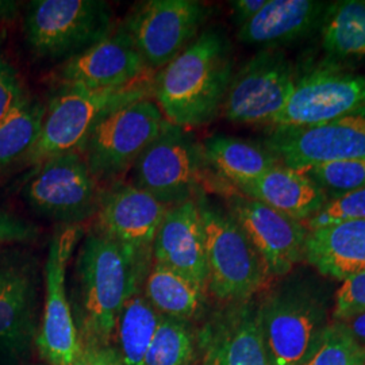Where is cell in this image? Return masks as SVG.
<instances>
[{
    "label": "cell",
    "mask_w": 365,
    "mask_h": 365,
    "mask_svg": "<svg viewBox=\"0 0 365 365\" xmlns=\"http://www.w3.org/2000/svg\"><path fill=\"white\" fill-rule=\"evenodd\" d=\"M304 365H365V349L333 321Z\"/></svg>",
    "instance_id": "31"
},
{
    "label": "cell",
    "mask_w": 365,
    "mask_h": 365,
    "mask_svg": "<svg viewBox=\"0 0 365 365\" xmlns=\"http://www.w3.org/2000/svg\"><path fill=\"white\" fill-rule=\"evenodd\" d=\"M196 344L191 322L160 315L144 365H191Z\"/></svg>",
    "instance_id": "29"
},
{
    "label": "cell",
    "mask_w": 365,
    "mask_h": 365,
    "mask_svg": "<svg viewBox=\"0 0 365 365\" xmlns=\"http://www.w3.org/2000/svg\"><path fill=\"white\" fill-rule=\"evenodd\" d=\"M165 123L153 98L131 102L108 114L80 153L98 180L111 179L133 168Z\"/></svg>",
    "instance_id": "10"
},
{
    "label": "cell",
    "mask_w": 365,
    "mask_h": 365,
    "mask_svg": "<svg viewBox=\"0 0 365 365\" xmlns=\"http://www.w3.org/2000/svg\"><path fill=\"white\" fill-rule=\"evenodd\" d=\"M25 38L38 58L68 61L108 37L117 27L102 0H34L25 16Z\"/></svg>",
    "instance_id": "6"
},
{
    "label": "cell",
    "mask_w": 365,
    "mask_h": 365,
    "mask_svg": "<svg viewBox=\"0 0 365 365\" xmlns=\"http://www.w3.org/2000/svg\"><path fill=\"white\" fill-rule=\"evenodd\" d=\"M29 98L19 72L0 52V122Z\"/></svg>",
    "instance_id": "34"
},
{
    "label": "cell",
    "mask_w": 365,
    "mask_h": 365,
    "mask_svg": "<svg viewBox=\"0 0 365 365\" xmlns=\"http://www.w3.org/2000/svg\"><path fill=\"white\" fill-rule=\"evenodd\" d=\"M197 344L202 365H269L255 298L225 304L203 327Z\"/></svg>",
    "instance_id": "18"
},
{
    "label": "cell",
    "mask_w": 365,
    "mask_h": 365,
    "mask_svg": "<svg viewBox=\"0 0 365 365\" xmlns=\"http://www.w3.org/2000/svg\"><path fill=\"white\" fill-rule=\"evenodd\" d=\"M206 291L156 262L150 264L143 287L145 298L157 313L188 322L205 310Z\"/></svg>",
    "instance_id": "25"
},
{
    "label": "cell",
    "mask_w": 365,
    "mask_h": 365,
    "mask_svg": "<svg viewBox=\"0 0 365 365\" xmlns=\"http://www.w3.org/2000/svg\"><path fill=\"white\" fill-rule=\"evenodd\" d=\"M38 260L24 249L0 248V353L26 354L38 325Z\"/></svg>",
    "instance_id": "14"
},
{
    "label": "cell",
    "mask_w": 365,
    "mask_h": 365,
    "mask_svg": "<svg viewBox=\"0 0 365 365\" xmlns=\"http://www.w3.org/2000/svg\"><path fill=\"white\" fill-rule=\"evenodd\" d=\"M304 260L336 280L365 271V221L344 222L309 230Z\"/></svg>",
    "instance_id": "23"
},
{
    "label": "cell",
    "mask_w": 365,
    "mask_h": 365,
    "mask_svg": "<svg viewBox=\"0 0 365 365\" xmlns=\"http://www.w3.org/2000/svg\"><path fill=\"white\" fill-rule=\"evenodd\" d=\"M209 170L203 145L188 129L167 122L133 165V184L170 207L203 191Z\"/></svg>",
    "instance_id": "7"
},
{
    "label": "cell",
    "mask_w": 365,
    "mask_h": 365,
    "mask_svg": "<svg viewBox=\"0 0 365 365\" xmlns=\"http://www.w3.org/2000/svg\"><path fill=\"white\" fill-rule=\"evenodd\" d=\"M319 31L330 63L365 57V0L330 3Z\"/></svg>",
    "instance_id": "26"
},
{
    "label": "cell",
    "mask_w": 365,
    "mask_h": 365,
    "mask_svg": "<svg viewBox=\"0 0 365 365\" xmlns=\"http://www.w3.org/2000/svg\"><path fill=\"white\" fill-rule=\"evenodd\" d=\"M297 80L286 53L264 48L233 73L222 113L235 123L271 126Z\"/></svg>",
    "instance_id": "12"
},
{
    "label": "cell",
    "mask_w": 365,
    "mask_h": 365,
    "mask_svg": "<svg viewBox=\"0 0 365 365\" xmlns=\"http://www.w3.org/2000/svg\"><path fill=\"white\" fill-rule=\"evenodd\" d=\"M39 229L31 222L7 211H0V245L21 244L36 240Z\"/></svg>",
    "instance_id": "35"
},
{
    "label": "cell",
    "mask_w": 365,
    "mask_h": 365,
    "mask_svg": "<svg viewBox=\"0 0 365 365\" xmlns=\"http://www.w3.org/2000/svg\"><path fill=\"white\" fill-rule=\"evenodd\" d=\"M233 49L220 29H207L155 76L153 101L167 122L184 129L222 111L233 78Z\"/></svg>",
    "instance_id": "2"
},
{
    "label": "cell",
    "mask_w": 365,
    "mask_h": 365,
    "mask_svg": "<svg viewBox=\"0 0 365 365\" xmlns=\"http://www.w3.org/2000/svg\"><path fill=\"white\" fill-rule=\"evenodd\" d=\"M209 9L196 0H148L122 24L146 66L156 72L199 36Z\"/></svg>",
    "instance_id": "11"
},
{
    "label": "cell",
    "mask_w": 365,
    "mask_h": 365,
    "mask_svg": "<svg viewBox=\"0 0 365 365\" xmlns=\"http://www.w3.org/2000/svg\"><path fill=\"white\" fill-rule=\"evenodd\" d=\"M83 235L81 225H60L43 265L45 297L36 344L41 357L49 365H72L80 351L66 271Z\"/></svg>",
    "instance_id": "8"
},
{
    "label": "cell",
    "mask_w": 365,
    "mask_h": 365,
    "mask_svg": "<svg viewBox=\"0 0 365 365\" xmlns=\"http://www.w3.org/2000/svg\"><path fill=\"white\" fill-rule=\"evenodd\" d=\"M160 314L145 298L143 291L131 295L123 304L115 327L118 354L123 365H144L155 336Z\"/></svg>",
    "instance_id": "27"
},
{
    "label": "cell",
    "mask_w": 365,
    "mask_h": 365,
    "mask_svg": "<svg viewBox=\"0 0 365 365\" xmlns=\"http://www.w3.org/2000/svg\"><path fill=\"white\" fill-rule=\"evenodd\" d=\"M267 0H235L230 1L233 18L237 26H244L249 21L260 13Z\"/></svg>",
    "instance_id": "36"
},
{
    "label": "cell",
    "mask_w": 365,
    "mask_h": 365,
    "mask_svg": "<svg viewBox=\"0 0 365 365\" xmlns=\"http://www.w3.org/2000/svg\"><path fill=\"white\" fill-rule=\"evenodd\" d=\"M202 145L210 168L235 188L280 164L267 146L235 137L212 135Z\"/></svg>",
    "instance_id": "24"
},
{
    "label": "cell",
    "mask_w": 365,
    "mask_h": 365,
    "mask_svg": "<svg viewBox=\"0 0 365 365\" xmlns=\"http://www.w3.org/2000/svg\"><path fill=\"white\" fill-rule=\"evenodd\" d=\"M235 190L299 222L310 220L327 202V194L306 173L283 164Z\"/></svg>",
    "instance_id": "22"
},
{
    "label": "cell",
    "mask_w": 365,
    "mask_h": 365,
    "mask_svg": "<svg viewBox=\"0 0 365 365\" xmlns=\"http://www.w3.org/2000/svg\"><path fill=\"white\" fill-rule=\"evenodd\" d=\"M365 313V271L342 280L334 295L333 321H341L356 314Z\"/></svg>",
    "instance_id": "33"
},
{
    "label": "cell",
    "mask_w": 365,
    "mask_h": 365,
    "mask_svg": "<svg viewBox=\"0 0 365 365\" xmlns=\"http://www.w3.org/2000/svg\"><path fill=\"white\" fill-rule=\"evenodd\" d=\"M72 365H91L90 363V359H88V354L86 352V349L80 345V351H78V356L73 361Z\"/></svg>",
    "instance_id": "40"
},
{
    "label": "cell",
    "mask_w": 365,
    "mask_h": 365,
    "mask_svg": "<svg viewBox=\"0 0 365 365\" xmlns=\"http://www.w3.org/2000/svg\"><path fill=\"white\" fill-rule=\"evenodd\" d=\"M227 212L244 230L271 276H286L304 259L307 229L302 222L242 195H226Z\"/></svg>",
    "instance_id": "17"
},
{
    "label": "cell",
    "mask_w": 365,
    "mask_h": 365,
    "mask_svg": "<svg viewBox=\"0 0 365 365\" xmlns=\"http://www.w3.org/2000/svg\"><path fill=\"white\" fill-rule=\"evenodd\" d=\"M330 297L310 274H291L259 302L269 365H304L329 327Z\"/></svg>",
    "instance_id": "3"
},
{
    "label": "cell",
    "mask_w": 365,
    "mask_h": 365,
    "mask_svg": "<svg viewBox=\"0 0 365 365\" xmlns=\"http://www.w3.org/2000/svg\"><path fill=\"white\" fill-rule=\"evenodd\" d=\"M302 172L327 194V200L365 187V158L318 164Z\"/></svg>",
    "instance_id": "30"
},
{
    "label": "cell",
    "mask_w": 365,
    "mask_h": 365,
    "mask_svg": "<svg viewBox=\"0 0 365 365\" xmlns=\"http://www.w3.org/2000/svg\"><path fill=\"white\" fill-rule=\"evenodd\" d=\"M365 107V78L336 63L297 76L292 92L271 129L310 128Z\"/></svg>",
    "instance_id": "13"
},
{
    "label": "cell",
    "mask_w": 365,
    "mask_h": 365,
    "mask_svg": "<svg viewBox=\"0 0 365 365\" xmlns=\"http://www.w3.org/2000/svg\"><path fill=\"white\" fill-rule=\"evenodd\" d=\"M262 145L294 170L365 158V107L317 126L271 129Z\"/></svg>",
    "instance_id": "15"
},
{
    "label": "cell",
    "mask_w": 365,
    "mask_h": 365,
    "mask_svg": "<svg viewBox=\"0 0 365 365\" xmlns=\"http://www.w3.org/2000/svg\"><path fill=\"white\" fill-rule=\"evenodd\" d=\"M152 262L207 289L206 235L195 197L168 207L153 241Z\"/></svg>",
    "instance_id": "20"
},
{
    "label": "cell",
    "mask_w": 365,
    "mask_h": 365,
    "mask_svg": "<svg viewBox=\"0 0 365 365\" xmlns=\"http://www.w3.org/2000/svg\"><path fill=\"white\" fill-rule=\"evenodd\" d=\"M153 72L113 88L63 87L46 106L38 143L25 163L38 165L49 157L81 152L92 131L108 114L131 102L153 98Z\"/></svg>",
    "instance_id": "4"
},
{
    "label": "cell",
    "mask_w": 365,
    "mask_h": 365,
    "mask_svg": "<svg viewBox=\"0 0 365 365\" xmlns=\"http://www.w3.org/2000/svg\"><path fill=\"white\" fill-rule=\"evenodd\" d=\"M83 348L88 354L91 365H123L117 349L113 345L99 346V348H87V346H83Z\"/></svg>",
    "instance_id": "37"
},
{
    "label": "cell",
    "mask_w": 365,
    "mask_h": 365,
    "mask_svg": "<svg viewBox=\"0 0 365 365\" xmlns=\"http://www.w3.org/2000/svg\"><path fill=\"white\" fill-rule=\"evenodd\" d=\"M149 72L153 71L120 25L108 37L66 61L58 76L63 87L102 90L129 84Z\"/></svg>",
    "instance_id": "19"
},
{
    "label": "cell",
    "mask_w": 365,
    "mask_h": 365,
    "mask_svg": "<svg viewBox=\"0 0 365 365\" xmlns=\"http://www.w3.org/2000/svg\"><path fill=\"white\" fill-rule=\"evenodd\" d=\"M167 210L168 206L133 182H115L102 191L95 229L150 267L153 241Z\"/></svg>",
    "instance_id": "16"
},
{
    "label": "cell",
    "mask_w": 365,
    "mask_h": 365,
    "mask_svg": "<svg viewBox=\"0 0 365 365\" xmlns=\"http://www.w3.org/2000/svg\"><path fill=\"white\" fill-rule=\"evenodd\" d=\"M149 267L95 227L84 237L75 262L72 313L78 342L108 346L126 300L143 291Z\"/></svg>",
    "instance_id": "1"
},
{
    "label": "cell",
    "mask_w": 365,
    "mask_h": 365,
    "mask_svg": "<svg viewBox=\"0 0 365 365\" xmlns=\"http://www.w3.org/2000/svg\"><path fill=\"white\" fill-rule=\"evenodd\" d=\"M18 9V3L9 1V0H0V21H4L7 18H11Z\"/></svg>",
    "instance_id": "39"
},
{
    "label": "cell",
    "mask_w": 365,
    "mask_h": 365,
    "mask_svg": "<svg viewBox=\"0 0 365 365\" xmlns=\"http://www.w3.org/2000/svg\"><path fill=\"white\" fill-rule=\"evenodd\" d=\"M327 3L318 0H267L260 13L238 27V41L276 48L312 36L321 27Z\"/></svg>",
    "instance_id": "21"
},
{
    "label": "cell",
    "mask_w": 365,
    "mask_h": 365,
    "mask_svg": "<svg viewBox=\"0 0 365 365\" xmlns=\"http://www.w3.org/2000/svg\"><path fill=\"white\" fill-rule=\"evenodd\" d=\"M45 115L46 106L29 96L0 122V172L31 153L38 143Z\"/></svg>",
    "instance_id": "28"
},
{
    "label": "cell",
    "mask_w": 365,
    "mask_h": 365,
    "mask_svg": "<svg viewBox=\"0 0 365 365\" xmlns=\"http://www.w3.org/2000/svg\"><path fill=\"white\" fill-rule=\"evenodd\" d=\"M37 168L24 188L36 214L60 225H80L95 217L103 190L80 152L49 157Z\"/></svg>",
    "instance_id": "9"
},
{
    "label": "cell",
    "mask_w": 365,
    "mask_h": 365,
    "mask_svg": "<svg viewBox=\"0 0 365 365\" xmlns=\"http://www.w3.org/2000/svg\"><path fill=\"white\" fill-rule=\"evenodd\" d=\"M336 322H339L344 330L365 349V313L356 314Z\"/></svg>",
    "instance_id": "38"
},
{
    "label": "cell",
    "mask_w": 365,
    "mask_h": 365,
    "mask_svg": "<svg viewBox=\"0 0 365 365\" xmlns=\"http://www.w3.org/2000/svg\"><path fill=\"white\" fill-rule=\"evenodd\" d=\"M351 221H365V187L336 199H329L325 206L303 225L309 232Z\"/></svg>",
    "instance_id": "32"
},
{
    "label": "cell",
    "mask_w": 365,
    "mask_h": 365,
    "mask_svg": "<svg viewBox=\"0 0 365 365\" xmlns=\"http://www.w3.org/2000/svg\"><path fill=\"white\" fill-rule=\"evenodd\" d=\"M206 235L207 289L223 304L253 299L269 271L244 230L203 191L195 195Z\"/></svg>",
    "instance_id": "5"
}]
</instances>
